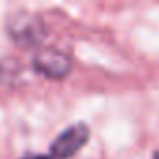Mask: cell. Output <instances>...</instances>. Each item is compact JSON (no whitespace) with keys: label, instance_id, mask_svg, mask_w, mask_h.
<instances>
[{"label":"cell","instance_id":"cell-1","mask_svg":"<svg viewBox=\"0 0 159 159\" xmlns=\"http://www.w3.org/2000/svg\"><path fill=\"white\" fill-rule=\"evenodd\" d=\"M90 139V129L86 124H73L64 129L51 144V155L54 159H71L83 150Z\"/></svg>","mask_w":159,"mask_h":159},{"label":"cell","instance_id":"cell-2","mask_svg":"<svg viewBox=\"0 0 159 159\" xmlns=\"http://www.w3.org/2000/svg\"><path fill=\"white\" fill-rule=\"evenodd\" d=\"M34 69L49 79H64L71 69V62L64 52L56 49H45L36 56Z\"/></svg>","mask_w":159,"mask_h":159},{"label":"cell","instance_id":"cell-3","mask_svg":"<svg viewBox=\"0 0 159 159\" xmlns=\"http://www.w3.org/2000/svg\"><path fill=\"white\" fill-rule=\"evenodd\" d=\"M25 159H52V157H49V155H28Z\"/></svg>","mask_w":159,"mask_h":159},{"label":"cell","instance_id":"cell-4","mask_svg":"<svg viewBox=\"0 0 159 159\" xmlns=\"http://www.w3.org/2000/svg\"><path fill=\"white\" fill-rule=\"evenodd\" d=\"M153 159H159V153H155V157H153Z\"/></svg>","mask_w":159,"mask_h":159}]
</instances>
